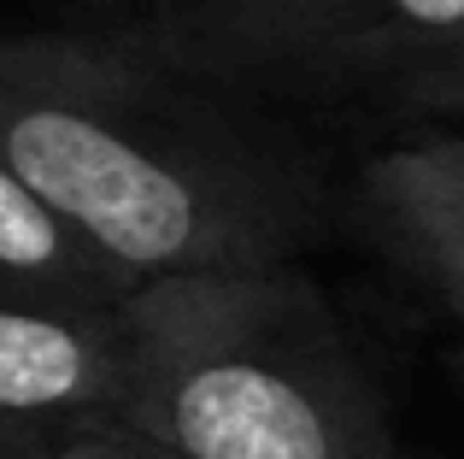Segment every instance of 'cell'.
I'll list each match as a JSON object with an SVG mask.
<instances>
[{
    "mask_svg": "<svg viewBox=\"0 0 464 459\" xmlns=\"http://www.w3.org/2000/svg\"><path fill=\"white\" fill-rule=\"evenodd\" d=\"M212 89L148 42L0 35V160L130 288L283 265L324 224V189Z\"/></svg>",
    "mask_w": 464,
    "mask_h": 459,
    "instance_id": "6da1fadb",
    "label": "cell"
},
{
    "mask_svg": "<svg viewBox=\"0 0 464 459\" xmlns=\"http://www.w3.org/2000/svg\"><path fill=\"white\" fill-rule=\"evenodd\" d=\"M118 418L188 459H394L388 406L324 288L229 265L130 288Z\"/></svg>",
    "mask_w": 464,
    "mask_h": 459,
    "instance_id": "7a4b0ae2",
    "label": "cell"
},
{
    "mask_svg": "<svg viewBox=\"0 0 464 459\" xmlns=\"http://www.w3.org/2000/svg\"><path fill=\"white\" fill-rule=\"evenodd\" d=\"M141 42L218 89L388 94L464 42V0H165Z\"/></svg>",
    "mask_w": 464,
    "mask_h": 459,
    "instance_id": "3957f363",
    "label": "cell"
},
{
    "mask_svg": "<svg viewBox=\"0 0 464 459\" xmlns=\"http://www.w3.org/2000/svg\"><path fill=\"white\" fill-rule=\"evenodd\" d=\"M124 383V300H42L0 288V425L71 436L94 418H118Z\"/></svg>",
    "mask_w": 464,
    "mask_h": 459,
    "instance_id": "277c9868",
    "label": "cell"
},
{
    "mask_svg": "<svg viewBox=\"0 0 464 459\" xmlns=\"http://www.w3.org/2000/svg\"><path fill=\"white\" fill-rule=\"evenodd\" d=\"M376 248L464 324V130L423 124L359 177Z\"/></svg>",
    "mask_w": 464,
    "mask_h": 459,
    "instance_id": "5b68a950",
    "label": "cell"
},
{
    "mask_svg": "<svg viewBox=\"0 0 464 459\" xmlns=\"http://www.w3.org/2000/svg\"><path fill=\"white\" fill-rule=\"evenodd\" d=\"M0 288L42 300H124L130 283L0 160Z\"/></svg>",
    "mask_w": 464,
    "mask_h": 459,
    "instance_id": "8992f818",
    "label": "cell"
},
{
    "mask_svg": "<svg viewBox=\"0 0 464 459\" xmlns=\"http://www.w3.org/2000/svg\"><path fill=\"white\" fill-rule=\"evenodd\" d=\"M382 101L394 106V112H406V118H423V124L464 130V42L453 47V54H441L435 65L400 77Z\"/></svg>",
    "mask_w": 464,
    "mask_h": 459,
    "instance_id": "52a82bcc",
    "label": "cell"
},
{
    "mask_svg": "<svg viewBox=\"0 0 464 459\" xmlns=\"http://www.w3.org/2000/svg\"><path fill=\"white\" fill-rule=\"evenodd\" d=\"M65 459H188V454L165 448L159 436L124 425V418H94V425L65 436Z\"/></svg>",
    "mask_w": 464,
    "mask_h": 459,
    "instance_id": "ba28073f",
    "label": "cell"
},
{
    "mask_svg": "<svg viewBox=\"0 0 464 459\" xmlns=\"http://www.w3.org/2000/svg\"><path fill=\"white\" fill-rule=\"evenodd\" d=\"M0 459H65V436L42 425H0Z\"/></svg>",
    "mask_w": 464,
    "mask_h": 459,
    "instance_id": "9c48e42d",
    "label": "cell"
},
{
    "mask_svg": "<svg viewBox=\"0 0 464 459\" xmlns=\"http://www.w3.org/2000/svg\"><path fill=\"white\" fill-rule=\"evenodd\" d=\"M459 377H464V354H459Z\"/></svg>",
    "mask_w": 464,
    "mask_h": 459,
    "instance_id": "30bf717a",
    "label": "cell"
}]
</instances>
